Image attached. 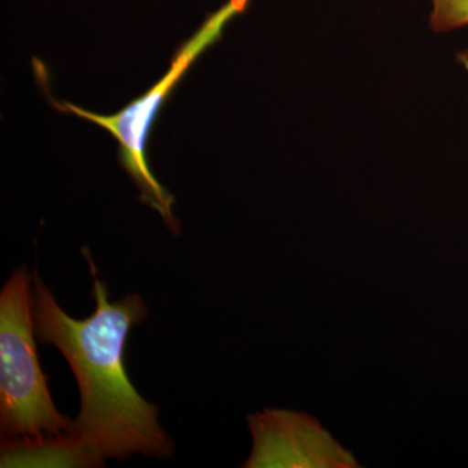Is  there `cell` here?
<instances>
[{
	"label": "cell",
	"instance_id": "4",
	"mask_svg": "<svg viewBox=\"0 0 468 468\" xmlns=\"http://www.w3.org/2000/svg\"><path fill=\"white\" fill-rule=\"evenodd\" d=\"M252 451L243 467H358L356 458L310 415L266 410L249 417Z\"/></svg>",
	"mask_w": 468,
	"mask_h": 468
},
{
	"label": "cell",
	"instance_id": "2",
	"mask_svg": "<svg viewBox=\"0 0 468 468\" xmlns=\"http://www.w3.org/2000/svg\"><path fill=\"white\" fill-rule=\"evenodd\" d=\"M36 341L30 276L21 267L0 292V427L7 439H42L73 431V420L52 401Z\"/></svg>",
	"mask_w": 468,
	"mask_h": 468
},
{
	"label": "cell",
	"instance_id": "3",
	"mask_svg": "<svg viewBox=\"0 0 468 468\" xmlns=\"http://www.w3.org/2000/svg\"><path fill=\"white\" fill-rule=\"evenodd\" d=\"M246 2L248 0H233L229 5L209 18L189 41L181 46L172 61L171 68L158 84L143 97L128 104L124 110L113 115L104 116L79 109L70 103L58 104V109L70 111L82 119L101 126L116 138L120 146V163L140 189L141 201L155 209L165 220V226L175 233L178 229L177 220L174 215L175 198L158 183L147 165L144 155L146 141L153 128L154 120L158 116L159 110L167 100L169 92L174 90L176 84L183 79L185 72L199 55L220 38L223 27L237 12L242 11Z\"/></svg>",
	"mask_w": 468,
	"mask_h": 468
},
{
	"label": "cell",
	"instance_id": "1",
	"mask_svg": "<svg viewBox=\"0 0 468 468\" xmlns=\"http://www.w3.org/2000/svg\"><path fill=\"white\" fill-rule=\"evenodd\" d=\"M95 311L76 320L58 306L38 275L34 280V326L42 344L58 347L75 374L81 408L72 435L97 452L101 460H125L132 454L168 458L174 442L158 420V408L137 392L125 371L124 353L134 325L146 319V303L138 294L110 301L88 249Z\"/></svg>",
	"mask_w": 468,
	"mask_h": 468
},
{
	"label": "cell",
	"instance_id": "5",
	"mask_svg": "<svg viewBox=\"0 0 468 468\" xmlns=\"http://www.w3.org/2000/svg\"><path fill=\"white\" fill-rule=\"evenodd\" d=\"M104 460L81 439L67 433L42 439L3 437L0 466L8 467H98Z\"/></svg>",
	"mask_w": 468,
	"mask_h": 468
},
{
	"label": "cell",
	"instance_id": "6",
	"mask_svg": "<svg viewBox=\"0 0 468 468\" xmlns=\"http://www.w3.org/2000/svg\"><path fill=\"white\" fill-rule=\"evenodd\" d=\"M431 27L436 33L468 27V0H431Z\"/></svg>",
	"mask_w": 468,
	"mask_h": 468
},
{
	"label": "cell",
	"instance_id": "7",
	"mask_svg": "<svg viewBox=\"0 0 468 468\" xmlns=\"http://www.w3.org/2000/svg\"><path fill=\"white\" fill-rule=\"evenodd\" d=\"M457 60L460 61L462 66H463L464 69L468 72V48L466 50L461 51L460 54L457 55Z\"/></svg>",
	"mask_w": 468,
	"mask_h": 468
}]
</instances>
